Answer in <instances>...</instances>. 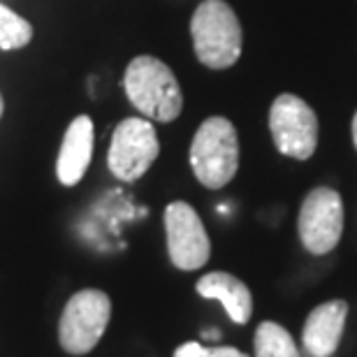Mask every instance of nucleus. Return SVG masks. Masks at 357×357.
Instances as JSON below:
<instances>
[{
  "label": "nucleus",
  "mask_w": 357,
  "mask_h": 357,
  "mask_svg": "<svg viewBox=\"0 0 357 357\" xmlns=\"http://www.w3.org/2000/svg\"><path fill=\"white\" fill-rule=\"evenodd\" d=\"M123 89L128 100L142 116L169 123L183 109V93L172 68L155 56H137L128 63Z\"/></svg>",
  "instance_id": "f257e3e1"
},
{
  "label": "nucleus",
  "mask_w": 357,
  "mask_h": 357,
  "mask_svg": "<svg viewBox=\"0 0 357 357\" xmlns=\"http://www.w3.org/2000/svg\"><path fill=\"white\" fill-rule=\"evenodd\" d=\"M197 61L209 70H227L239 61L244 33L237 14L225 0H204L190 19Z\"/></svg>",
  "instance_id": "f03ea898"
},
{
  "label": "nucleus",
  "mask_w": 357,
  "mask_h": 357,
  "mask_svg": "<svg viewBox=\"0 0 357 357\" xmlns=\"http://www.w3.org/2000/svg\"><path fill=\"white\" fill-rule=\"evenodd\" d=\"M190 167L197 181L209 190L232 181L239 169V137L230 119L209 116L199 123L190 144Z\"/></svg>",
  "instance_id": "7ed1b4c3"
},
{
  "label": "nucleus",
  "mask_w": 357,
  "mask_h": 357,
  "mask_svg": "<svg viewBox=\"0 0 357 357\" xmlns=\"http://www.w3.org/2000/svg\"><path fill=\"white\" fill-rule=\"evenodd\" d=\"M112 320V299L107 292L86 288L68 299L59 320V344L70 355H89L100 344Z\"/></svg>",
  "instance_id": "20e7f679"
},
{
  "label": "nucleus",
  "mask_w": 357,
  "mask_h": 357,
  "mask_svg": "<svg viewBox=\"0 0 357 357\" xmlns=\"http://www.w3.org/2000/svg\"><path fill=\"white\" fill-rule=\"evenodd\" d=\"M158 153L160 142L151 121L144 116H130L114 128L107 165L119 181L132 183L149 172Z\"/></svg>",
  "instance_id": "39448f33"
},
{
  "label": "nucleus",
  "mask_w": 357,
  "mask_h": 357,
  "mask_svg": "<svg viewBox=\"0 0 357 357\" xmlns=\"http://www.w3.org/2000/svg\"><path fill=\"white\" fill-rule=\"evenodd\" d=\"M269 130L278 153L309 160L318 146V116L302 98L281 93L269 109Z\"/></svg>",
  "instance_id": "423d86ee"
},
{
  "label": "nucleus",
  "mask_w": 357,
  "mask_h": 357,
  "mask_svg": "<svg viewBox=\"0 0 357 357\" xmlns=\"http://www.w3.org/2000/svg\"><path fill=\"white\" fill-rule=\"evenodd\" d=\"M297 232L309 253L325 255L334 251L344 232V202L339 192L327 185L313 188L299 209Z\"/></svg>",
  "instance_id": "0eeeda50"
},
{
  "label": "nucleus",
  "mask_w": 357,
  "mask_h": 357,
  "mask_svg": "<svg viewBox=\"0 0 357 357\" xmlns=\"http://www.w3.org/2000/svg\"><path fill=\"white\" fill-rule=\"evenodd\" d=\"M165 234L169 260L176 269L195 271L209 262V234L188 202H169L165 206Z\"/></svg>",
  "instance_id": "6e6552de"
},
{
  "label": "nucleus",
  "mask_w": 357,
  "mask_h": 357,
  "mask_svg": "<svg viewBox=\"0 0 357 357\" xmlns=\"http://www.w3.org/2000/svg\"><path fill=\"white\" fill-rule=\"evenodd\" d=\"M93 149H96V126H93L91 116L79 114L70 121L61 142L59 158H56V176L63 185L73 188L82 181L91 165Z\"/></svg>",
  "instance_id": "1a4fd4ad"
},
{
  "label": "nucleus",
  "mask_w": 357,
  "mask_h": 357,
  "mask_svg": "<svg viewBox=\"0 0 357 357\" xmlns=\"http://www.w3.org/2000/svg\"><path fill=\"white\" fill-rule=\"evenodd\" d=\"M348 318V302L330 299L316 306L304 323L302 344L306 355L311 357H332L344 337V327Z\"/></svg>",
  "instance_id": "9d476101"
},
{
  "label": "nucleus",
  "mask_w": 357,
  "mask_h": 357,
  "mask_svg": "<svg viewBox=\"0 0 357 357\" xmlns=\"http://www.w3.org/2000/svg\"><path fill=\"white\" fill-rule=\"evenodd\" d=\"M195 290L204 299H216V302L223 304V309L232 318V323L246 325L251 320L253 313L251 290L237 276L227 274V271H211V274H204L199 278Z\"/></svg>",
  "instance_id": "9b49d317"
},
{
  "label": "nucleus",
  "mask_w": 357,
  "mask_h": 357,
  "mask_svg": "<svg viewBox=\"0 0 357 357\" xmlns=\"http://www.w3.org/2000/svg\"><path fill=\"white\" fill-rule=\"evenodd\" d=\"M255 357H302L295 339L278 323L265 320L255 332Z\"/></svg>",
  "instance_id": "f8f14e48"
},
{
  "label": "nucleus",
  "mask_w": 357,
  "mask_h": 357,
  "mask_svg": "<svg viewBox=\"0 0 357 357\" xmlns=\"http://www.w3.org/2000/svg\"><path fill=\"white\" fill-rule=\"evenodd\" d=\"M33 40L31 21L0 3V52H17Z\"/></svg>",
  "instance_id": "ddd939ff"
},
{
  "label": "nucleus",
  "mask_w": 357,
  "mask_h": 357,
  "mask_svg": "<svg viewBox=\"0 0 357 357\" xmlns=\"http://www.w3.org/2000/svg\"><path fill=\"white\" fill-rule=\"evenodd\" d=\"M174 357H248L241 351L232 346H218V348H206L202 344H195V341H188V344L178 346L174 351Z\"/></svg>",
  "instance_id": "4468645a"
},
{
  "label": "nucleus",
  "mask_w": 357,
  "mask_h": 357,
  "mask_svg": "<svg viewBox=\"0 0 357 357\" xmlns=\"http://www.w3.org/2000/svg\"><path fill=\"white\" fill-rule=\"evenodd\" d=\"M353 142H355V149H357V112L353 116Z\"/></svg>",
  "instance_id": "2eb2a0df"
},
{
  "label": "nucleus",
  "mask_w": 357,
  "mask_h": 357,
  "mask_svg": "<svg viewBox=\"0 0 357 357\" xmlns=\"http://www.w3.org/2000/svg\"><path fill=\"white\" fill-rule=\"evenodd\" d=\"M5 114V100H3V93H0V119H3Z\"/></svg>",
  "instance_id": "dca6fc26"
}]
</instances>
